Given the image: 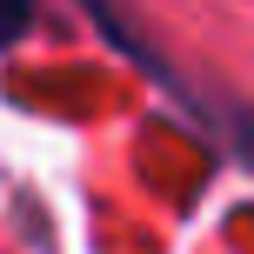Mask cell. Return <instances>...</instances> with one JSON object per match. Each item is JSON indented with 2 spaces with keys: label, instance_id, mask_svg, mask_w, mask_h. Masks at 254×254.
I'll return each mask as SVG.
<instances>
[{
  "label": "cell",
  "instance_id": "obj_1",
  "mask_svg": "<svg viewBox=\"0 0 254 254\" xmlns=\"http://www.w3.org/2000/svg\"><path fill=\"white\" fill-rule=\"evenodd\" d=\"M27 20H34V0H0V47H13L27 34Z\"/></svg>",
  "mask_w": 254,
  "mask_h": 254
}]
</instances>
